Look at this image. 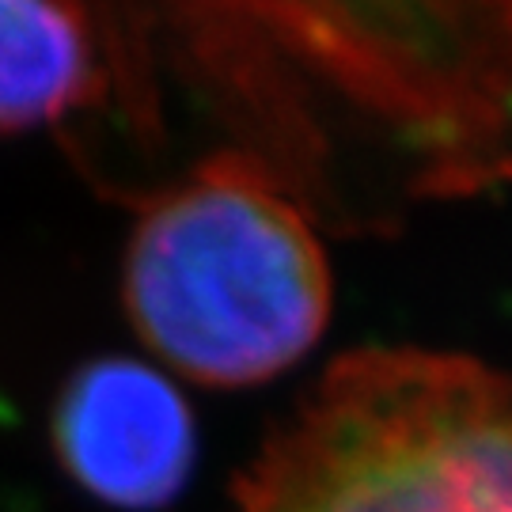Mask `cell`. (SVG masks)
Wrapping results in <instances>:
<instances>
[{
  "instance_id": "7a4b0ae2",
  "label": "cell",
  "mask_w": 512,
  "mask_h": 512,
  "mask_svg": "<svg viewBox=\"0 0 512 512\" xmlns=\"http://www.w3.org/2000/svg\"><path fill=\"white\" fill-rule=\"evenodd\" d=\"M236 512H512V372L349 353L251 459Z\"/></svg>"
},
{
  "instance_id": "5b68a950",
  "label": "cell",
  "mask_w": 512,
  "mask_h": 512,
  "mask_svg": "<svg viewBox=\"0 0 512 512\" xmlns=\"http://www.w3.org/2000/svg\"><path fill=\"white\" fill-rule=\"evenodd\" d=\"M99 88V31L84 8L0 0V133L57 122Z\"/></svg>"
},
{
  "instance_id": "6da1fadb",
  "label": "cell",
  "mask_w": 512,
  "mask_h": 512,
  "mask_svg": "<svg viewBox=\"0 0 512 512\" xmlns=\"http://www.w3.org/2000/svg\"><path fill=\"white\" fill-rule=\"evenodd\" d=\"M133 330L205 387H251L293 368L334 308L315 224L255 156L224 152L160 190L122 266Z\"/></svg>"
},
{
  "instance_id": "3957f363",
  "label": "cell",
  "mask_w": 512,
  "mask_h": 512,
  "mask_svg": "<svg viewBox=\"0 0 512 512\" xmlns=\"http://www.w3.org/2000/svg\"><path fill=\"white\" fill-rule=\"evenodd\" d=\"M425 160L421 183L471 190L512 175V4L258 8Z\"/></svg>"
},
{
  "instance_id": "277c9868",
  "label": "cell",
  "mask_w": 512,
  "mask_h": 512,
  "mask_svg": "<svg viewBox=\"0 0 512 512\" xmlns=\"http://www.w3.org/2000/svg\"><path fill=\"white\" fill-rule=\"evenodd\" d=\"M54 452L110 509H164L198 456L194 414L171 376L129 357L76 368L54 406Z\"/></svg>"
}]
</instances>
